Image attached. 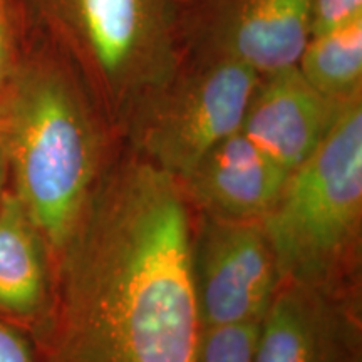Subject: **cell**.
Wrapping results in <instances>:
<instances>
[{
	"mask_svg": "<svg viewBox=\"0 0 362 362\" xmlns=\"http://www.w3.org/2000/svg\"><path fill=\"white\" fill-rule=\"evenodd\" d=\"M189 245L178 178L139 155L103 171L52 267L37 362H198Z\"/></svg>",
	"mask_w": 362,
	"mask_h": 362,
	"instance_id": "obj_1",
	"label": "cell"
},
{
	"mask_svg": "<svg viewBox=\"0 0 362 362\" xmlns=\"http://www.w3.org/2000/svg\"><path fill=\"white\" fill-rule=\"evenodd\" d=\"M107 121L56 49L22 52L0 101L11 189L29 211L51 264L103 175Z\"/></svg>",
	"mask_w": 362,
	"mask_h": 362,
	"instance_id": "obj_2",
	"label": "cell"
},
{
	"mask_svg": "<svg viewBox=\"0 0 362 362\" xmlns=\"http://www.w3.org/2000/svg\"><path fill=\"white\" fill-rule=\"evenodd\" d=\"M54 49L81 76L111 128L139 107L183 61L181 0H24Z\"/></svg>",
	"mask_w": 362,
	"mask_h": 362,
	"instance_id": "obj_3",
	"label": "cell"
},
{
	"mask_svg": "<svg viewBox=\"0 0 362 362\" xmlns=\"http://www.w3.org/2000/svg\"><path fill=\"white\" fill-rule=\"evenodd\" d=\"M362 96L339 111L322 143L291 171L260 220L280 282L342 296L359 260Z\"/></svg>",
	"mask_w": 362,
	"mask_h": 362,
	"instance_id": "obj_4",
	"label": "cell"
},
{
	"mask_svg": "<svg viewBox=\"0 0 362 362\" xmlns=\"http://www.w3.org/2000/svg\"><path fill=\"white\" fill-rule=\"evenodd\" d=\"M260 76L225 57L185 56L175 76L133 116L126 133L138 155L183 180L242 128Z\"/></svg>",
	"mask_w": 362,
	"mask_h": 362,
	"instance_id": "obj_5",
	"label": "cell"
},
{
	"mask_svg": "<svg viewBox=\"0 0 362 362\" xmlns=\"http://www.w3.org/2000/svg\"><path fill=\"white\" fill-rule=\"evenodd\" d=\"M189 259L202 329L260 324L280 285L260 221L205 215Z\"/></svg>",
	"mask_w": 362,
	"mask_h": 362,
	"instance_id": "obj_6",
	"label": "cell"
},
{
	"mask_svg": "<svg viewBox=\"0 0 362 362\" xmlns=\"http://www.w3.org/2000/svg\"><path fill=\"white\" fill-rule=\"evenodd\" d=\"M310 37L309 0H185V56L225 57L260 76L297 66Z\"/></svg>",
	"mask_w": 362,
	"mask_h": 362,
	"instance_id": "obj_7",
	"label": "cell"
},
{
	"mask_svg": "<svg viewBox=\"0 0 362 362\" xmlns=\"http://www.w3.org/2000/svg\"><path fill=\"white\" fill-rule=\"evenodd\" d=\"M253 362H361L359 324L342 296L280 282L260 320Z\"/></svg>",
	"mask_w": 362,
	"mask_h": 362,
	"instance_id": "obj_8",
	"label": "cell"
},
{
	"mask_svg": "<svg viewBox=\"0 0 362 362\" xmlns=\"http://www.w3.org/2000/svg\"><path fill=\"white\" fill-rule=\"evenodd\" d=\"M344 104L320 94L297 66L287 67L259 78L240 131L291 173L322 143Z\"/></svg>",
	"mask_w": 362,
	"mask_h": 362,
	"instance_id": "obj_9",
	"label": "cell"
},
{
	"mask_svg": "<svg viewBox=\"0 0 362 362\" xmlns=\"http://www.w3.org/2000/svg\"><path fill=\"white\" fill-rule=\"evenodd\" d=\"M287 176L237 131L216 144L180 183L187 200L206 216L260 221L277 200Z\"/></svg>",
	"mask_w": 362,
	"mask_h": 362,
	"instance_id": "obj_10",
	"label": "cell"
},
{
	"mask_svg": "<svg viewBox=\"0 0 362 362\" xmlns=\"http://www.w3.org/2000/svg\"><path fill=\"white\" fill-rule=\"evenodd\" d=\"M52 302V264L47 245L17 194L7 189L0 205V317L33 336Z\"/></svg>",
	"mask_w": 362,
	"mask_h": 362,
	"instance_id": "obj_11",
	"label": "cell"
},
{
	"mask_svg": "<svg viewBox=\"0 0 362 362\" xmlns=\"http://www.w3.org/2000/svg\"><path fill=\"white\" fill-rule=\"evenodd\" d=\"M302 76L325 98L347 103L362 96V17L310 35L297 62Z\"/></svg>",
	"mask_w": 362,
	"mask_h": 362,
	"instance_id": "obj_12",
	"label": "cell"
},
{
	"mask_svg": "<svg viewBox=\"0 0 362 362\" xmlns=\"http://www.w3.org/2000/svg\"><path fill=\"white\" fill-rule=\"evenodd\" d=\"M260 324L202 329L198 362H253Z\"/></svg>",
	"mask_w": 362,
	"mask_h": 362,
	"instance_id": "obj_13",
	"label": "cell"
},
{
	"mask_svg": "<svg viewBox=\"0 0 362 362\" xmlns=\"http://www.w3.org/2000/svg\"><path fill=\"white\" fill-rule=\"evenodd\" d=\"M362 17V0H309L310 35H319Z\"/></svg>",
	"mask_w": 362,
	"mask_h": 362,
	"instance_id": "obj_14",
	"label": "cell"
},
{
	"mask_svg": "<svg viewBox=\"0 0 362 362\" xmlns=\"http://www.w3.org/2000/svg\"><path fill=\"white\" fill-rule=\"evenodd\" d=\"M13 13L12 0H0V101L22 56Z\"/></svg>",
	"mask_w": 362,
	"mask_h": 362,
	"instance_id": "obj_15",
	"label": "cell"
},
{
	"mask_svg": "<svg viewBox=\"0 0 362 362\" xmlns=\"http://www.w3.org/2000/svg\"><path fill=\"white\" fill-rule=\"evenodd\" d=\"M0 362H37L34 339L25 329L0 317Z\"/></svg>",
	"mask_w": 362,
	"mask_h": 362,
	"instance_id": "obj_16",
	"label": "cell"
},
{
	"mask_svg": "<svg viewBox=\"0 0 362 362\" xmlns=\"http://www.w3.org/2000/svg\"><path fill=\"white\" fill-rule=\"evenodd\" d=\"M8 189V163L4 144L0 141V205H2L4 197Z\"/></svg>",
	"mask_w": 362,
	"mask_h": 362,
	"instance_id": "obj_17",
	"label": "cell"
},
{
	"mask_svg": "<svg viewBox=\"0 0 362 362\" xmlns=\"http://www.w3.org/2000/svg\"><path fill=\"white\" fill-rule=\"evenodd\" d=\"M181 2H185V0H181Z\"/></svg>",
	"mask_w": 362,
	"mask_h": 362,
	"instance_id": "obj_18",
	"label": "cell"
}]
</instances>
